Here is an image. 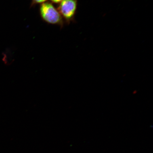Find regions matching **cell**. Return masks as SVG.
Returning <instances> with one entry per match:
<instances>
[{"label":"cell","instance_id":"cell-3","mask_svg":"<svg viewBox=\"0 0 153 153\" xmlns=\"http://www.w3.org/2000/svg\"><path fill=\"white\" fill-rule=\"evenodd\" d=\"M47 0H32V6L43 4L47 2Z\"/></svg>","mask_w":153,"mask_h":153},{"label":"cell","instance_id":"cell-4","mask_svg":"<svg viewBox=\"0 0 153 153\" xmlns=\"http://www.w3.org/2000/svg\"><path fill=\"white\" fill-rule=\"evenodd\" d=\"M52 3H60L63 0H50Z\"/></svg>","mask_w":153,"mask_h":153},{"label":"cell","instance_id":"cell-1","mask_svg":"<svg viewBox=\"0 0 153 153\" xmlns=\"http://www.w3.org/2000/svg\"><path fill=\"white\" fill-rule=\"evenodd\" d=\"M39 12L42 20L47 23L63 26L64 22L62 17L52 3L46 2L42 4Z\"/></svg>","mask_w":153,"mask_h":153},{"label":"cell","instance_id":"cell-2","mask_svg":"<svg viewBox=\"0 0 153 153\" xmlns=\"http://www.w3.org/2000/svg\"><path fill=\"white\" fill-rule=\"evenodd\" d=\"M77 4L78 0H63L59 3L57 10L68 23L74 20Z\"/></svg>","mask_w":153,"mask_h":153}]
</instances>
